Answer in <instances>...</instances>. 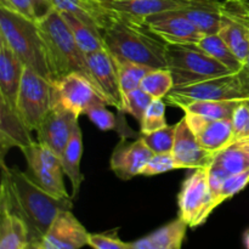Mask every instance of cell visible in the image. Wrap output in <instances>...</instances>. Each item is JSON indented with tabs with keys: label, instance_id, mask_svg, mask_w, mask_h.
<instances>
[{
	"label": "cell",
	"instance_id": "2",
	"mask_svg": "<svg viewBox=\"0 0 249 249\" xmlns=\"http://www.w3.org/2000/svg\"><path fill=\"white\" fill-rule=\"evenodd\" d=\"M104 41L114 60L129 61L152 70L167 68V43L156 36L143 19L116 12L104 32Z\"/></svg>",
	"mask_w": 249,
	"mask_h": 249
},
{
	"label": "cell",
	"instance_id": "7",
	"mask_svg": "<svg viewBox=\"0 0 249 249\" xmlns=\"http://www.w3.org/2000/svg\"><path fill=\"white\" fill-rule=\"evenodd\" d=\"M53 84L29 67H24L16 111L31 131H36L53 106Z\"/></svg>",
	"mask_w": 249,
	"mask_h": 249
},
{
	"label": "cell",
	"instance_id": "31",
	"mask_svg": "<svg viewBox=\"0 0 249 249\" xmlns=\"http://www.w3.org/2000/svg\"><path fill=\"white\" fill-rule=\"evenodd\" d=\"M174 79L168 68L152 70L143 77L140 88L153 99H164L174 88Z\"/></svg>",
	"mask_w": 249,
	"mask_h": 249
},
{
	"label": "cell",
	"instance_id": "45",
	"mask_svg": "<svg viewBox=\"0 0 249 249\" xmlns=\"http://www.w3.org/2000/svg\"><path fill=\"white\" fill-rule=\"evenodd\" d=\"M243 246H245V249H249V228L243 232L242 236Z\"/></svg>",
	"mask_w": 249,
	"mask_h": 249
},
{
	"label": "cell",
	"instance_id": "11",
	"mask_svg": "<svg viewBox=\"0 0 249 249\" xmlns=\"http://www.w3.org/2000/svg\"><path fill=\"white\" fill-rule=\"evenodd\" d=\"M53 84V104L61 105L78 117L94 104L104 101L94 84L78 73H71Z\"/></svg>",
	"mask_w": 249,
	"mask_h": 249
},
{
	"label": "cell",
	"instance_id": "26",
	"mask_svg": "<svg viewBox=\"0 0 249 249\" xmlns=\"http://www.w3.org/2000/svg\"><path fill=\"white\" fill-rule=\"evenodd\" d=\"M83 156V135L79 124L75 126L72 138L68 141L62 156L61 164L65 175H67L72 185V198L79 194L83 182V174L80 173V160Z\"/></svg>",
	"mask_w": 249,
	"mask_h": 249
},
{
	"label": "cell",
	"instance_id": "1",
	"mask_svg": "<svg viewBox=\"0 0 249 249\" xmlns=\"http://www.w3.org/2000/svg\"><path fill=\"white\" fill-rule=\"evenodd\" d=\"M0 208H5L26 224L29 241H41L56 216L73 208L72 197L45 191L29 175L6 167L1 160Z\"/></svg>",
	"mask_w": 249,
	"mask_h": 249
},
{
	"label": "cell",
	"instance_id": "15",
	"mask_svg": "<svg viewBox=\"0 0 249 249\" xmlns=\"http://www.w3.org/2000/svg\"><path fill=\"white\" fill-rule=\"evenodd\" d=\"M89 236L72 209H68L56 216L41 242L48 249H82L89 243Z\"/></svg>",
	"mask_w": 249,
	"mask_h": 249
},
{
	"label": "cell",
	"instance_id": "41",
	"mask_svg": "<svg viewBox=\"0 0 249 249\" xmlns=\"http://www.w3.org/2000/svg\"><path fill=\"white\" fill-rule=\"evenodd\" d=\"M0 6L12 10L32 21L38 22L39 19L34 0H0Z\"/></svg>",
	"mask_w": 249,
	"mask_h": 249
},
{
	"label": "cell",
	"instance_id": "32",
	"mask_svg": "<svg viewBox=\"0 0 249 249\" xmlns=\"http://www.w3.org/2000/svg\"><path fill=\"white\" fill-rule=\"evenodd\" d=\"M116 61L117 70H118L119 84H121L123 96L128 94V92L140 88L143 77L150 71H152V68L146 67V66L142 65H138V63L134 62H129V61Z\"/></svg>",
	"mask_w": 249,
	"mask_h": 249
},
{
	"label": "cell",
	"instance_id": "13",
	"mask_svg": "<svg viewBox=\"0 0 249 249\" xmlns=\"http://www.w3.org/2000/svg\"><path fill=\"white\" fill-rule=\"evenodd\" d=\"M145 23L167 44H198L204 34L180 10L146 17Z\"/></svg>",
	"mask_w": 249,
	"mask_h": 249
},
{
	"label": "cell",
	"instance_id": "28",
	"mask_svg": "<svg viewBox=\"0 0 249 249\" xmlns=\"http://www.w3.org/2000/svg\"><path fill=\"white\" fill-rule=\"evenodd\" d=\"M61 14L65 18L66 23L68 24V27L72 31V34L74 36L75 41H77L78 46L85 55L106 49L104 36L100 32L95 31L94 28L89 27L88 24L83 23L80 19H78L77 17L68 14V12H61Z\"/></svg>",
	"mask_w": 249,
	"mask_h": 249
},
{
	"label": "cell",
	"instance_id": "22",
	"mask_svg": "<svg viewBox=\"0 0 249 249\" xmlns=\"http://www.w3.org/2000/svg\"><path fill=\"white\" fill-rule=\"evenodd\" d=\"M189 225L178 216L153 232L129 242V249H182Z\"/></svg>",
	"mask_w": 249,
	"mask_h": 249
},
{
	"label": "cell",
	"instance_id": "27",
	"mask_svg": "<svg viewBox=\"0 0 249 249\" xmlns=\"http://www.w3.org/2000/svg\"><path fill=\"white\" fill-rule=\"evenodd\" d=\"M28 242V229L23 220L0 208V249H23Z\"/></svg>",
	"mask_w": 249,
	"mask_h": 249
},
{
	"label": "cell",
	"instance_id": "38",
	"mask_svg": "<svg viewBox=\"0 0 249 249\" xmlns=\"http://www.w3.org/2000/svg\"><path fill=\"white\" fill-rule=\"evenodd\" d=\"M175 169H179V168H178L172 153H155L142 168L140 175L153 177V175L164 174V173Z\"/></svg>",
	"mask_w": 249,
	"mask_h": 249
},
{
	"label": "cell",
	"instance_id": "34",
	"mask_svg": "<svg viewBox=\"0 0 249 249\" xmlns=\"http://www.w3.org/2000/svg\"><path fill=\"white\" fill-rule=\"evenodd\" d=\"M167 125L165 102L163 101V99H153L140 123L141 134L153 133V131L165 128Z\"/></svg>",
	"mask_w": 249,
	"mask_h": 249
},
{
	"label": "cell",
	"instance_id": "23",
	"mask_svg": "<svg viewBox=\"0 0 249 249\" xmlns=\"http://www.w3.org/2000/svg\"><path fill=\"white\" fill-rule=\"evenodd\" d=\"M190 2L191 0H111L105 4L119 14L145 19L160 12L185 9Z\"/></svg>",
	"mask_w": 249,
	"mask_h": 249
},
{
	"label": "cell",
	"instance_id": "21",
	"mask_svg": "<svg viewBox=\"0 0 249 249\" xmlns=\"http://www.w3.org/2000/svg\"><path fill=\"white\" fill-rule=\"evenodd\" d=\"M31 133L16 109L0 99V145L2 160L9 148L18 147L23 150L32 145L34 141L32 140Z\"/></svg>",
	"mask_w": 249,
	"mask_h": 249
},
{
	"label": "cell",
	"instance_id": "5",
	"mask_svg": "<svg viewBox=\"0 0 249 249\" xmlns=\"http://www.w3.org/2000/svg\"><path fill=\"white\" fill-rule=\"evenodd\" d=\"M165 58L175 87L233 73L212 57L198 44H167Z\"/></svg>",
	"mask_w": 249,
	"mask_h": 249
},
{
	"label": "cell",
	"instance_id": "16",
	"mask_svg": "<svg viewBox=\"0 0 249 249\" xmlns=\"http://www.w3.org/2000/svg\"><path fill=\"white\" fill-rule=\"evenodd\" d=\"M184 118L199 145L213 155L235 141L231 119H211L194 113H185Z\"/></svg>",
	"mask_w": 249,
	"mask_h": 249
},
{
	"label": "cell",
	"instance_id": "10",
	"mask_svg": "<svg viewBox=\"0 0 249 249\" xmlns=\"http://www.w3.org/2000/svg\"><path fill=\"white\" fill-rule=\"evenodd\" d=\"M218 34L245 63L249 53V0H223Z\"/></svg>",
	"mask_w": 249,
	"mask_h": 249
},
{
	"label": "cell",
	"instance_id": "17",
	"mask_svg": "<svg viewBox=\"0 0 249 249\" xmlns=\"http://www.w3.org/2000/svg\"><path fill=\"white\" fill-rule=\"evenodd\" d=\"M172 156L179 169H198L208 168L214 155L199 145L185 118H182L179 123H177V134Z\"/></svg>",
	"mask_w": 249,
	"mask_h": 249
},
{
	"label": "cell",
	"instance_id": "33",
	"mask_svg": "<svg viewBox=\"0 0 249 249\" xmlns=\"http://www.w3.org/2000/svg\"><path fill=\"white\" fill-rule=\"evenodd\" d=\"M177 134V124L167 125L150 134H141V139L145 141L153 153H172Z\"/></svg>",
	"mask_w": 249,
	"mask_h": 249
},
{
	"label": "cell",
	"instance_id": "29",
	"mask_svg": "<svg viewBox=\"0 0 249 249\" xmlns=\"http://www.w3.org/2000/svg\"><path fill=\"white\" fill-rule=\"evenodd\" d=\"M198 45L206 53H208L212 57H214L221 65L228 67L231 72L237 73L242 70L243 62L235 55V53L231 50L230 46L219 36L218 33L204 36L199 40Z\"/></svg>",
	"mask_w": 249,
	"mask_h": 249
},
{
	"label": "cell",
	"instance_id": "40",
	"mask_svg": "<svg viewBox=\"0 0 249 249\" xmlns=\"http://www.w3.org/2000/svg\"><path fill=\"white\" fill-rule=\"evenodd\" d=\"M88 246H90L92 249H129V243L122 241L117 235V231L90 233Z\"/></svg>",
	"mask_w": 249,
	"mask_h": 249
},
{
	"label": "cell",
	"instance_id": "20",
	"mask_svg": "<svg viewBox=\"0 0 249 249\" xmlns=\"http://www.w3.org/2000/svg\"><path fill=\"white\" fill-rule=\"evenodd\" d=\"M24 67L18 56L0 39V99L16 109Z\"/></svg>",
	"mask_w": 249,
	"mask_h": 249
},
{
	"label": "cell",
	"instance_id": "18",
	"mask_svg": "<svg viewBox=\"0 0 249 249\" xmlns=\"http://www.w3.org/2000/svg\"><path fill=\"white\" fill-rule=\"evenodd\" d=\"M153 155L155 153L148 148L141 136L130 143L122 140L113 150L109 167L119 179L130 180L141 174L142 168Z\"/></svg>",
	"mask_w": 249,
	"mask_h": 249
},
{
	"label": "cell",
	"instance_id": "4",
	"mask_svg": "<svg viewBox=\"0 0 249 249\" xmlns=\"http://www.w3.org/2000/svg\"><path fill=\"white\" fill-rule=\"evenodd\" d=\"M0 39L12 49L26 67L53 82L45 44L36 21L0 6Z\"/></svg>",
	"mask_w": 249,
	"mask_h": 249
},
{
	"label": "cell",
	"instance_id": "19",
	"mask_svg": "<svg viewBox=\"0 0 249 249\" xmlns=\"http://www.w3.org/2000/svg\"><path fill=\"white\" fill-rule=\"evenodd\" d=\"M53 5L55 10L73 15L102 36L116 16V11L100 0H53Z\"/></svg>",
	"mask_w": 249,
	"mask_h": 249
},
{
	"label": "cell",
	"instance_id": "25",
	"mask_svg": "<svg viewBox=\"0 0 249 249\" xmlns=\"http://www.w3.org/2000/svg\"><path fill=\"white\" fill-rule=\"evenodd\" d=\"M209 168L221 170L228 177L249 169V139L235 140L225 148L214 153Z\"/></svg>",
	"mask_w": 249,
	"mask_h": 249
},
{
	"label": "cell",
	"instance_id": "43",
	"mask_svg": "<svg viewBox=\"0 0 249 249\" xmlns=\"http://www.w3.org/2000/svg\"><path fill=\"white\" fill-rule=\"evenodd\" d=\"M240 74L241 77H242L243 82H245L246 85L249 88V53L247 55V58H246L245 63H243L242 70L240 71Z\"/></svg>",
	"mask_w": 249,
	"mask_h": 249
},
{
	"label": "cell",
	"instance_id": "3",
	"mask_svg": "<svg viewBox=\"0 0 249 249\" xmlns=\"http://www.w3.org/2000/svg\"><path fill=\"white\" fill-rule=\"evenodd\" d=\"M36 23L45 44L53 83L71 73H78L88 78L104 99L90 72L87 55L78 46L72 31L66 23L62 14L53 9L48 14L41 16Z\"/></svg>",
	"mask_w": 249,
	"mask_h": 249
},
{
	"label": "cell",
	"instance_id": "24",
	"mask_svg": "<svg viewBox=\"0 0 249 249\" xmlns=\"http://www.w3.org/2000/svg\"><path fill=\"white\" fill-rule=\"evenodd\" d=\"M223 0H191L189 6L180 11L204 34H215L220 27Z\"/></svg>",
	"mask_w": 249,
	"mask_h": 249
},
{
	"label": "cell",
	"instance_id": "46",
	"mask_svg": "<svg viewBox=\"0 0 249 249\" xmlns=\"http://www.w3.org/2000/svg\"><path fill=\"white\" fill-rule=\"evenodd\" d=\"M100 1H104V2H107V1H111V0H100Z\"/></svg>",
	"mask_w": 249,
	"mask_h": 249
},
{
	"label": "cell",
	"instance_id": "9",
	"mask_svg": "<svg viewBox=\"0 0 249 249\" xmlns=\"http://www.w3.org/2000/svg\"><path fill=\"white\" fill-rule=\"evenodd\" d=\"M27 160L32 179L45 191L60 197H71L63 182L62 164L60 156L40 142H33L21 150Z\"/></svg>",
	"mask_w": 249,
	"mask_h": 249
},
{
	"label": "cell",
	"instance_id": "6",
	"mask_svg": "<svg viewBox=\"0 0 249 249\" xmlns=\"http://www.w3.org/2000/svg\"><path fill=\"white\" fill-rule=\"evenodd\" d=\"M247 99H249V88L243 82L240 72L174 87L165 96L168 104L178 108L195 101H236Z\"/></svg>",
	"mask_w": 249,
	"mask_h": 249
},
{
	"label": "cell",
	"instance_id": "14",
	"mask_svg": "<svg viewBox=\"0 0 249 249\" xmlns=\"http://www.w3.org/2000/svg\"><path fill=\"white\" fill-rule=\"evenodd\" d=\"M87 61L90 72L106 104L116 107L121 113L125 112L124 111V96L121 84H119L118 70H117L116 61L108 53V50L104 49V50L88 53Z\"/></svg>",
	"mask_w": 249,
	"mask_h": 249
},
{
	"label": "cell",
	"instance_id": "30",
	"mask_svg": "<svg viewBox=\"0 0 249 249\" xmlns=\"http://www.w3.org/2000/svg\"><path fill=\"white\" fill-rule=\"evenodd\" d=\"M242 100L236 101H195L181 107L184 113H194L211 119H231L236 107Z\"/></svg>",
	"mask_w": 249,
	"mask_h": 249
},
{
	"label": "cell",
	"instance_id": "12",
	"mask_svg": "<svg viewBox=\"0 0 249 249\" xmlns=\"http://www.w3.org/2000/svg\"><path fill=\"white\" fill-rule=\"evenodd\" d=\"M79 117L58 104H53L41 123L36 128L38 142L50 147L57 156H62L72 138Z\"/></svg>",
	"mask_w": 249,
	"mask_h": 249
},
{
	"label": "cell",
	"instance_id": "39",
	"mask_svg": "<svg viewBox=\"0 0 249 249\" xmlns=\"http://www.w3.org/2000/svg\"><path fill=\"white\" fill-rule=\"evenodd\" d=\"M231 121L235 140L249 139V99L240 102L233 112Z\"/></svg>",
	"mask_w": 249,
	"mask_h": 249
},
{
	"label": "cell",
	"instance_id": "42",
	"mask_svg": "<svg viewBox=\"0 0 249 249\" xmlns=\"http://www.w3.org/2000/svg\"><path fill=\"white\" fill-rule=\"evenodd\" d=\"M34 4H36V14H38L39 18L53 9V0H34Z\"/></svg>",
	"mask_w": 249,
	"mask_h": 249
},
{
	"label": "cell",
	"instance_id": "44",
	"mask_svg": "<svg viewBox=\"0 0 249 249\" xmlns=\"http://www.w3.org/2000/svg\"><path fill=\"white\" fill-rule=\"evenodd\" d=\"M23 249H48L41 241H29Z\"/></svg>",
	"mask_w": 249,
	"mask_h": 249
},
{
	"label": "cell",
	"instance_id": "37",
	"mask_svg": "<svg viewBox=\"0 0 249 249\" xmlns=\"http://www.w3.org/2000/svg\"><path fill=\"white\" fill-rule=\"evenodd\" d=\"M106 102L100 101L90 106L85 111V116L100 129V130H119L118 121L109 109H107Z\"/></svg>",
	"mask_w": 249,
	"mask_h": 249
},
{
	"label": "cell",
	"instance_id": "36",
	"mask_svg": "<svg viewBox=\"0 0 249 249\" xmlns=\"http://www.w3.org/2000/svg\"><path fill=\"white\" fill-rule=\"evenodd\" d=\"M152 100L153 97L151 95L143 91L141 88H138V89L124 95V111L125 113L131 114L139 123H141L143 114Z\"/></svg>",
	"mask_w": 249,
	"mask_h": 249
},
{
	"label": "cell",
	"instance_id": "8",
	"mask_svg": "<svg viewBox=\"0 0 249 249\" xmlns=\"http://www.w3.org/2000/svg\"><path fill=\"white\" fill-rule=\"evenodd\" d=\"M179 218L189 228L203 225L213 213L212 194L208 182V168H198L182 181L179 196Z\"/></svg>",
	"mask_w": 249,
	"mask_h": 249
},
{
	"label": "cell",
	"instance_id": "35",
	"mask_svg": "<svg viewBox=\"0 0 249 249\" xmlns=\"http://www.w3.org/2000/svg\"><path fill=\"white\" fill-rule=\"evenodd\" d=\"M249 185V169L245 170L238 174L230 175L225 179L223 186H221L220 192L216 196V198L213 202V209L218 208L221 203L229 201L233 196L240 194L241 191L246 189Z\"/></svg>",
	"mask_w": 249,
	"mask_h": 249
}]
</instances>
